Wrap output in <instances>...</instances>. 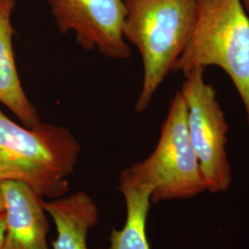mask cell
Segmentation results:
<instances>
[{"label": "cell", "instance_id": "10", "mask_svg": "<svg viewBox=\"0 0 249 249\" xmlns=\"http://www.w3.org/2000/svg\"><path fill=\"white\" fill-rule=\"evenodd\" d=\"M126 205V217L121 230L113 229L107 249H151L147 237V218L151 208V190L119 183Z\"/></svg>", "mask_w": 249, "mask_h": 249}, {"label": "cell", "instance_id": "11", "mask_svg": "<svg viewBox=\"0 0 249 249\" xmlns=\"http://www.w3.org/2000/svg\"><path fill=\"white\" fill-rule=\"evenodd\" d=\"M5 231H6V216H5V213H0V249H2Z\"/></svg>", "mask_w": 249, "mask_h": 249}, {"label": "cell", "instance_id": "5", "mask_svg": "<svg viewBox=\"0 0 249 249\" xmlns=\"http://www.w3.org/2000/svg\"><path fill=\"white\" fill-rule=\"evenodd\" d=\"M205 69L185 75L180 92L187 107V131L202 172L207 191L221 193L232 181L226 145L229 124L217 91L204 78Z\"/></svg>", "mask_w": 249, "mask_h": 249}, {"label": "cell", "instance_id": "2", "mask_svg": "<svg viewBox=\"0 0 249 249\" xmlns=\"http://www.w3.org/2000/svg\"><path fill=\"white\" fill-rule=\"evenodd\" d=\"M123 1V36L142 59V87L135 107L143 113L187 47L196 23V1Z\"/></svg>", "mask_w": 249, "mask_h": 249}, {"label": "cell", "instance_id": "6", "mask_svg": "<svg viewBox=\"0 0 249 249\" xmlns=\"http://www.w3.org/2000/svg\"><path fill=\"white\" fill-rule=\"evenodd\" d=\"M54 22L62 35L74 34L86 51L111 59H127L130 45L123 36V0H46Z\"/></svg>", "mask_w": 249, "mask_h": 249}, {"label": "cell", "instance_id": "3", "mask_svg": "<svg viewBox=\"0 0 249 249\" xmlns=\"http://www.w3.org/2000/svg\"><path fill=\"white\" fill-rule=\"evenodd\" d=\"M196 23L172 72L222 69L237 90L249 127V14L241 0H196Z\"/></svg>", "mask_w": 249, "mask_h": 249}, {"label": "cell", "instance_id": "1", "mask_svg": "<svg viewBox=\"0 0 249 249\" xmlns=\"http://www.w3.org/2000/svg\"><path fill=\"white\" fill-rule=\"evenodd\" d=\"M80 151L68 128L47 123L28 128L0 110V181L22 182L42 196L61 197Z\"/></svg>", "mask_w": 249, "mask_h": 249}, {"label": "cell", "instance_id": "4", "mask_svg": "<svg viewBox=\"0 0 249 249\" xmlns=\"http://www.w3.org/2000/svg\"><path fill=\"white\" fill-rule=\"evenodd\" d=\"M119 183L150 188L153 203L192 198L207 191L187 131V107L180 90L170 103L154 151L123 170Z\"/></svg>", "mask_w": 249, "mask_h": 249}, {"label": "cell", "instance_id": "9", "mask_svg": "<svg viewBox=\"0 0 249 249\" xmlns=\"http://www.w3.org/2000/svg\"><path fill=\"white\" fill-rule=\"evenodd\" d=\"M57 231L52 242L53 249H89L87 237L89 231L99 223L98 206L84 191L71 196L54 198L45 202Z\"/></svg>", "mask_w": 249, "mask_h": 249}, {"label": "cell", "instance_id": "8", "mask_svg": "<svg viewBox=\"0 0 249 249\" xmlns=\"http://www.w3.org/2000/svg\"><path fill=\"white\" fill-rule=\"evenodd\" d=\"M17 0H0V103L22 125L35 128L42 123L36 107L22 88L13 51L12 13Z\"/></svg>", "mask_w": 249, "mask_h": 249}, {"label": "cell", "instance_id": "12", "mask_svg": "<svg viewBox=\"0 0 249 249\" xmlns=\"http://www.w3.org/2000/svg\"><path fill=\"white\" fill-rule=\"evenodd\" d=\"M5 213V198H4L3 190L0 184V213Z\"/></svg>", "mask_w": 249, "mask_h": 249}, {"label": "cell", "instance_id": "13", "mask_svg": "<svg viewBox=\"0 0 249 249\" xmlns=\"http://www.w3.org/2000/svg\"><path fill=\"white\" fill-rule=\"evenodd\" d=\"M241 1H242V4H243L244 8L246 9L249 14V0H241Z\"/></svg>", "mask_w": 249, "mask_h": 249}, {"label": "cell", "instance_id": "7", "mask_svg": "<svg viewBox=\"0 0 249 249\" xmlns=\"http://www.w3.org/2000/svg\"><path fill=\"white\" fill-rule=\"evenodd\" d=\"M5 198L6 231L1 249H49L50 230L44 196L18 181H0Z\"/></svg>", "mask_w": 249, "mask_h": 249}]
</instances>
